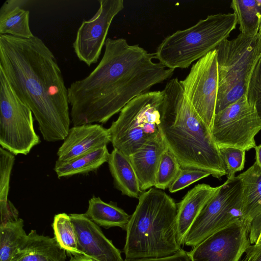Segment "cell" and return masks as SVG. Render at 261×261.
Returning <instances> with one entry per match:
<instances>
[{"label":"cell","instance_id":"obj_1","mask_svg":"<svg viewBox=\"0 0 261 261\" xmlns=\"http://www.w3.org/2000/svg\"><path fill=\"white\" fill-rule=\"evenodd\" d=\"M154 59V53L124 38H107L98 64L68 88L73 126L105 123L134 98L170 79L174 70Z\"/></svg>","mask_w":261,"mask_h":261},{"label":"cell","instance_id":"obj_4","mask_svg":"<svg viewBox=\"0 0 261 261\" xmlns=\"http://www.w3.org/2000/svg\"><path fill=\"white\" fill-rule=\"evenodd\" d=\"M138 200L125 230V258L162 257L180 250L174 200L153 188L142 193Z\"/></svg>","mask_w":261,"mask_h":261},{"label":"cell","instance_id":"obj_7","mask_svg":"<svg viewBox=\"0 0 261 261\" xmlns=\"http://www.w3.org/2000/svg\"><path fill=\"white\" fill-rule=\"evenodd\" d=\"M169 94L167 83L163 90L138 96L125 105L109 128L114 148L129 156L160 135L162 111Z\"/></svg>","mask_w":261,"mask_h":261},{"label":"cell","instance_id":"obj_18","mask_svg":"<svg viewBox=\"0 0 261 261\" xmlns=\"http://www.w3.org/2000/svg\"><path fill=\"white\" fill-rule=\"evenodd\" d=\"M66 252L55 237L31 230L20 243L11 261H66Z\"/></svg>","mask_w":261,"mask_h":261},{"label":"cell","instance_id":"obj_26","mask_svg":"<svg viewBox=\"0 0 261 261\" xmlns=\"http://www.w3.org/2000/svg\"><path fill=\"white\" fill-rule=\"evenodd\" d=\"M52 227L55 238L67 253L80 254L77 249V238L75 229L69 215L66 213L56 215Z\"/></svg>","mask_w":261,"mask_h":261},{"label":"cell","instance_id":"obj_2","mask_svg":"<svg viewBox=\"0 0 261 261\" xmlns=\"http://www.w3.org/2000/svg\"><path fill=\"white\" fill-rule=\"evenodd\" d=\"M0 69L32 111L43 139L64 140L70 124L68 88L55 55L42 40L0 35Z\"/></svg>","mask_w":261,"mask_h":261},{"label":"cell","instance_id":"obj_32","mask_svg":"<svg viewBox=\"0 0 261 261\" xmlns=\"http://www.w3.org/2000/svg\"><path fill=\"white\" fill-rule=\"evenodd\" d=\"M124 261H191L189 252L181 249L173 255L155 258H125Z\"/></svg>","mask_w":261,"mask_h":261},{"label":"cell","instance_id":"obj_13","mask_svg":"<svg viewBox=\"0 0 261 261\" xmlns=\"http://www.w3.org/2000/svg\"><path fill=\"white\" fill-rule=\"evenodd\" d=\"M249 227L240 220L212 234L189 252L191 261H240L250 244Z\"/></svg>","mask_w":261,"mask_h":261},{"label":"cell","instance_id":"obj_3","mask_svg":"<svg viewBox=\"0 0 261 261\" xmlns=\"http://www.w3.org/2000/svg\"><path fill=\"white\" fill-rule=\"evenodd\" d=\"M167 83L169 94L160 131L168 150L182 168L200 169L221 179L226 175V168L211 130L186 98L178 79Z\"/></svg>","mask_w":261,"mask_h":261},{"label":"cell","instance_id":"obj_21","mask_svg":"<svg viewBox=\"0 0 261 261\" xmlns=\"http://www.w3.org/2000/svg\"><path fill=\"white\" fill-rule=\"evenodd\" d=\"M238 176L243 185V220L250 229L252 221L261 213V169L255 162Z\"/></svg>","mask_w":261,"mask_h":261},{"label":"cell","instance_id":"obj_28","mask_svg":"<svg viewBox=\"0 0 261 261\" xmlns=\"http://www.w3.org/2000/svg\"><path fill=\"white\" fill-rule=\"evenodd\" d=\"M15 161L13 154L0 148V208L6 207L8 199L10 177Z\"/></svg>","mask_w":261,"mask_h":261},{"label":"cell","instance_id":"obj_11","mask_svg":"<svg viewBox=\"0 0 261 261\" xmlns=\"http://www.w3.org/2000/svg\"><path fill=\"white\" fill-rule=\"evenodd\" d=\"M179 84L190 103L211 132L218 88L216 49L197 61Z\"/></svg>","mask_w":261,"mask_h":261},{"label":"cell","instance_id":"obj_16","mask_svg":"<svg viewBox=\"0 0 261 261\" xmlns=\"http://www.w3.org/2000/svg\"><path fill=\"white\" fill-rule=\"evenodd\" d=\"M168 147L161 135L152 139L129 157L142 191L154 186L156 174L163 153Z\"/></svg>","mask_w":261,"mask_h":261},{"label":"cell","instance_id":"obj_30","mask_svg":"<svg viewBox=\"0 0 261 261\" xmlns=\"http://www.w3.org/2000/svg\"><path fill=\"white\" fill-rule=\"evenodd\" d=\"M246 97L248 101L254 106L261 122V58L252 72L248 86Z\"/></svg>","mask_w":261,"mask_h":261},{"label":"cell","instance_id":"obj_29","mask_svg":"<svg viewBox=\"0 0 261 261\" xmlns=\"http://www.w3.org/2000/svg\"><path fill=\"white\" fill-rule=\"evenodd\" d=\"M219 150L225 166L227 178L235 177V173L242 170L245 163V151L234 147H224Z\"/></svg>","mask_w":261,"mask_h":261},{"label":"cell","instance_id":"obj_37","mask_svg":"<svg viewBox=\"0 0 261 261\" xmlns=\"http://www.w3.org/2000/svg\"><path fill=\"white\" fill-rule=\"evenodd\" d=\"M258 32L261 34V14H260V25H259V31Z\"/></svg>","mask_w":261,"mask_h":261},{"label":"cell","instance_id":"obj_34","mask_svg":"<svg viewBox=\"0 0 261 261\" xmlns=\"http://www.w3.org/2000/svg\"><path fill=\"white\" fill-rule=\"evenodd\" d=\"M261 234V213L251 223L249 232V241L251 245L255 244Z\"/></svg>","mask_w":261,"mask_h":261},{"label":"cell","instance_id":"obj_5","mask_svg":"<svg viewBox=\"0 0 261 261\" xmlns=\"http://www.w3.org/2000/svg\"><path fill=\"white\" fill-rule=\"evenodd\" d=\"M237 24L234 13L208 15L166 37L154 53L155 59L169 69L187 68L227 40Z\"/></svg>","mask_w":261,"mask_h":261},{"label":"cell","instance_id":"obj_14","mask_svg":"<svg viewBox=\"0 0 261 261\" xmlns=\"http://www.w3.org/2000/svg\"><path fill=\"white\" fill-rule=\"evenodd\" d=\"M81 254L97 261H124L121 252L103 234L99 226L84 214L69 215Z\"/></svg>","mask_w":261,"mask_h":261},{"label":"cell","instance_id":"obj_6","mask_svg":"<svg viewBox=\"0 0 261 261\" xmlns=\"http://www.w3.org/2000/svg\"><path fill=\"white\" fill-rule=\"evenodd\" d=\"M215 49L218 72L216 114L246 95L252 72L261 58V34L240 33Z\"/></svg>","mask_w":261,"mask_h":261},{"label":"cell","instance_id":"obj_31","mask_svg":"<svg viewBox=\"0 0 261 261\" xmlns=\"http://www.w3.org/2000/svg\"><path fill=\"white\" fill-rule=\"evenodd\" d=\"M209 175V173L200 169L181 168L177 177L169 187V191L170 193L176 192Z\"/></svg>","mask_w":261,"mask_h":261},{"label":"cell","instance_id":"obj_25","mask_svg":"<svg viewBox=\"0 0 261 261\" xmlns=\"http://www.w3.org/2000/svg\"><path fill=\"white\" fill-rule=\"evenodd\" d=\"M23 220L0 225V261H11L20 243L27 235Z\"/></svg>","mask_w":261,"mask_h":261},{"label":"cell","instance_id":"obj_33","mask_svg":"<svg viewBox=\"0 0 261 261\" xmlns=\"http://www.w3.org/2000/svg\"><path fill=\"white\" fill-rule=\"evenodd\" d=\"M240 261H261V241L250 244Z\"/></svg>","mask_w":261,"mask_h":261},{"label":"cell","instance_id":"obj_23","mask_svg":"<svg viewBox=\"0 0 261 261\" xmlns=\"http://www.w3.org/2000/svg\"><path fill=\"white\" fill-rule=\"evenodd\" d=\"M110 154L107 147L105 146L69 162L57 161L54 170L59 178L87 173L108 162Z\"/></svg>","mask_w":261,"mask_h":261},{"label":"cell","instance_id":"obj_24","mask_svg":"<svg viewBox=\"0 0 261 261\" xmlns=\"http://www.w3.org/2000/svg\"><path fill=\"white\" fill-rule=\"evenodd\" d=\"M230 7L236 16L240 33L247 36H254L258 33L261 1L233 0Z\"/></svg>","mask_w":261,"mask_h":261},{"label":"cell","instance_id":"obj_19","mask_svg":"<svg viewBox=\"0 0 261 261\" xmlns=\"http://www.w3.org/2000/svg\"><path fill=\"white\" fill-rule=\"evenodd\" d=\"M30 1L7 0L0 8V35H9L23 39L34 35L30 27V11L22 8Z\"/></svg>","mask_w":261,"mask_h":261},{"label":"cell","instance_id":"obj_12","mask_svg":"<svg viewBox=\"0 0 261 261\" xmlns=\"http://www.w3.org/2000/svg\"><path fill=\"white\" fill-rule=\"evenodd\" d=\"M99 7L79 28L72 46L78 59L88 66L96 63L114 18L124 8L123 0H99Z\"/></svg>","mask_w":261,"mask_h":261},{"label":"cell","instance_id":"obj_20","mask_svg":"<svg viewBox=\"0 0 261 261\" xmlns=\"http://www.w3.org/2000/svg\"><path fill=\"white\" fill-rule=\"evenodd\" d=\"M108 163L115 188L123 195L138 198L142 191L129 157L114 148Z\"/></svg>","mask_w":261,"mask_h":261},{"label":"cell","instance_id":"obj_35","mask_svg":"<svg viewBox=\"0 0 261 261\" xmlns=\"http://www.w3.org/2000/svg\"><path fill=\"white\" fill-rule=\"evenodd\" d=\"M69 254L70 257L69 261H97L81 254L73 253Z\"/></svg>","mask_w":261,"mask_h":261},{"label":"cell","instance_id":"obj_9","mask_svg":"<svg viewBox=\"0 0 261 261\" xmlns=\"http://www.w3.org/2000/svg\"><path fill=\"white\" fill-rule=\"evenodd\" d=\"M243 185L238 176L228 179L207 202L188 230L184 244L194 247L216 231L243 220Z\"/></svg>","mask_w":261,"mask_h":261},{"label":"cell","instance_id":"obj_36","mask_svg":"<svg viewBox=\"0 0 261 261\" xmlns=\"http://www.w3.org/2000/svg\"><path fill=\"white\" fill-rule=\"evenodd\" d=\"M256 163L261 169V144L255 147Z\"/></svg>","mask_w":261,"mask_h":261},{"label":"cell","instance_id":"obj_17","mask_svg":"<svg viewBox=\"0 0 261 261\" xmlns=\"http://www.w3.org/2000/svg\"><path fill=\"white\" fill-rule=\"evenodd\" d=\"M218 189V187H213L205 184H198L177 204L176 234L180 246L184 245L190 228Z\"/></svg>","mask_w":261,"mask_h":261},{"label":"cell","instance_id":"obj_10","mask_svg":"<svg viewBox=\"0 0 261 261\" xmlns=\"http://www.w3.org/2000/svg\"><path fill=\"white\" fill-rule=\"evenodd\" d=\"M260 130L254 106L244 95L215 114L211 133L219 149L234 147L246 151L255 148V137Z\"/></svg>","mask_w":261,"mask_h":261},{"label":"cell","instance_id":"obj_15","mask_svg":"<svg viewBox=\"0 0 261 261\" xmlns=\"http://www.w3.org/2000/svg\"><path fill=\"white\" fill-rule=\"evenodd\" d=\"M111 142L109 128L98 124L73 126L59 147L57 161L66 162L98 149Z\"/></svg>","mask_w":261,"mask_h":261},{"label":"cell","instance_id":"obj_8","mask_svg":"<svg viewBox=\"0 0 261 261\" xmlns=\"http://www.w3.org/2000/svg\"><path fill=\"white\" fill-rule=\"evenodd\" d=\"M33 113L15 94L0 69V145L14 155H27L40 143Z\"/></svg>","mask_w":261,"mask_h":261},{"label":"cell","instance_id":"obj_22","mask_svg":"<svg viewBox=\"0 0 261 261\" xmlns=\"http://www.w3.org/2000/svg\"><path fill=\"white\" fill-rule=\"evenodd\" d=\"M84 214L99 226L106 229L119 227L126 230L130 216L113 202L107 203L93 196Z\"/></svg>","mask_w":261,"mask_h":261},{"label":"cell","instance_id":"obj_27","mask_svg":"<svg viewBox=\"0 0 261 261\" xmlns=\"http://www.w3.org/2000/svg\"><path fill=\"white\" fill-rule=\"evenodd\" d=\"M181 168L176 157L168 149L166 150L160 160L154 187L160 190L169 188Z\"/></svg>","mask_w":261,"mask_h":261}]
</instances>
